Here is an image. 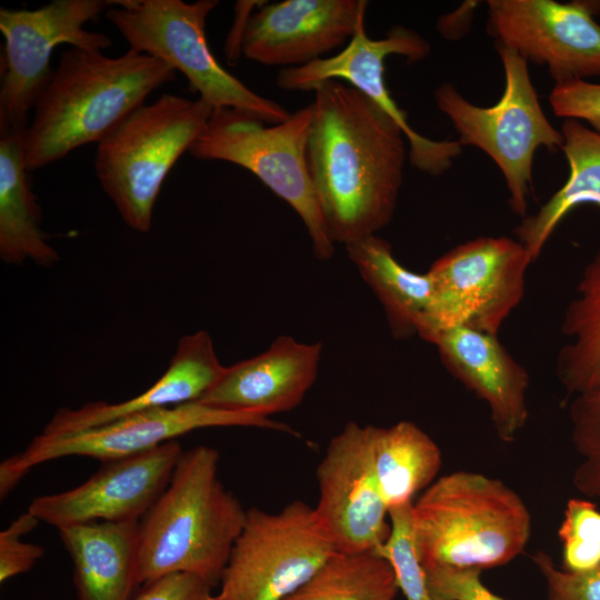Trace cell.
Masks as SVG:
<instances>
[{
  "mask_svg": "<svg viewBox=\"0 0 600 600\" xmlns=\"http://www.w3.org/2000/svg\"><path fill=\"white\" fill-rule=\"evenodd\" d=\"M307 163L333 243L377 234L396 211L407 159L400 127L339 80L313 90Z\"/></svg>",
  "mask_w": 600,
  "mask_h": 600,
  "instance_id": "6da1fadb",
  "label": "cell"
},
{
  "mask_svg": "<svg viewBox=\"0 0 600 600\" xmlns=\"http://www.w3.org/2000/svg\"><path fill=\"white\" fill-rule=\"evenodd\" d=\"M162 60L129 49L119 57L69 47L38 97L22 133L29 172L100 142L147 97L173 80Z\"/></svg>",
  "mask_w": 600,
  "mask_h": 600,
  "instance_id": "7a4b0ae2",
  "label": "cell"
},
{
  "mask_svg": "<svg viewBox=\"0 0 600 600\" xmlns=\"http://www.w3.org/2000/svg\"><path fill=\"white\" fill-rule=\"evenodd\" d=\"M220 453L182 450L163 493L139 521V586L171 573L219 584L247 510L219 478Z\"/></svg>",
  "mask_w": 600,
  "mask_h": 600,
  "instance_id": "3957f363",
  "label": "cell"
},
{
  "mask_svg": "<svg viewBox=\"0 0 600 600\" xmlns=\"http://www.w3.org/2000/svg\"><path fill=\"white\" fill-rule=\"evenodd\" d=\"M412 536L423 568L490 569L524 551L531 514L500 479L460 470L436 479L413 502Z\"/></svg>",
  "mask_w": 600,
  "mask_h": 600,
  "instance_id": "277c9868",
  "label": "cell"
},
{
  "mask_svg": "<svg viewBox=\"0 0 600 600\" xmlns=\"http://www.w3.org/2000/svg\"><path fill=\"white\" fill-rule=\"evenodd\" d=\"M212 111L200 98L166 93L133 110L97 143V178L129 228L141 233L151 229L167 174L189 152Z\"/></svg>",
  "mask_w": 600,
  "mask_h": 600,
  "instance_id": "5b68a950",
  "label": "cell"
},
{
  "mask_svg": "<svg viewBox=\"0 0 600 600\" xmlns=\"http://www.w3.org/2000/svg\"><path fill=\"white\" fill-rule=\"evenodd\" d=\"M218 0H117L106 17L131 50L158 58L182 72L190 87L213 109L241 110L266 123L291 114L224 70L212 54L206 21Z\"/></svg>",
  "mask_w": 600,
  "mask_h": 600,
  "instance_id": "8992f818",
  "label": "cell"
},
{
  "mask_svg": "<svg viewBox=\"0 0 600 600\" xmlns=\"http://www.w3.org/2000/svg\"><path fill=\"white\" fill-rule=\"evenodd\" d=\"M312 103L280 123L266 122L241 110L213 109L189 153L201 160L240 166L260 179L301 218L314 256L329 260L334 253L307 163Z\"/></svg>",
  "mask_w": 600,
  "mask_h": 600,
  "instance_id": "52a82bcc",
  "label": "cell"
},
{
  "mask_svg": "<svg viewBox=\"0 0 600 600\" xmlns=\"http://www.w3.org/2000/svg\"><path fill=\"white\" fill-rule=\"evenodd\" d=\"M504 71V89L491 107L468 101L449 82L434 91L438 109L454 127L462 147L486 152L504 178L511 210L527 217L532 190V164L537 149H561L563 136L546 117L529 76L528 61L517 51L496 42Z\"/></svg>",
  "mask_w": 600,
  "mask_h": 600,
  "instance_id": "ba28073f",
  "label": "cell"
},
{
  "mask_svg": "<svg viewBox=\"0 0 600 600\" xmlns=\"http://www.w3.org/2000/svg\"><path fill=\"white\" fill-rule=\"evenodd\" d=\"M530 264L524 247L504 236L478 237L449 250L427 271L433 296L417 336L430 342L452 327L498 336L523 299Z\"/></svg>",
  "mask_w": 600,
  "mask_h": 600,
  "instance_id": "9c48e42d",
  "label": "cell"
},
{
  "mask_svg": "<svg viewBox=\"0 0 600 600\" xmlns=\"http://www.w3.org/2000/svg\"><path fill=\"white\" fill-rule=\"evenodd\" d=\"M334 552L314 507L302 500L277 512L249 508L217 600H284Z\"/></svg>",
  "mask_w": 600,
  "mask_h": 600,
  "instance_id": "30bf717a",
  "label": "cell"
},
{
  "mask_svg": "<svg viewBox=\"0 0 600 600\" xmlns=\"http://www.w3.org/2000/svg\"><path fill=\"white\" fill-rule=\"evenodd\" d=\"M211 427H254L299 437L290 426L250 412L216 408L200 401L130 413L93 428L39 434L22 451L0 463V497L6 498L36 466L80 456L101 462L146 452L191 431Z\"/></svg>",
  "mask_w": 600,
  "mask_h": 600,
  "instance_id": "8fae6325",
  "label": "cell"
},
{
  "mask_svg": "<svg viewBox=\"0 0 600 600\" xmlns=\"http://www.w3.org/2000/svg\"><path fill=\"white\" fill-rule=\"evenodd\" d=\"M112 0H53L34 9H0L4 38L0 88V130L23 132L28 114L53 70L52 52L59 44L102 51L111 39L84 29L113 6Z\"/></svg>",
  "mask_w": 600,
  "mask_h": 600,
  "instance_id": "7c38bea8",
  "label": "cell"
},
{
  "mask_svg": "<svg viewBox=\"0 0 600 600\" xmlns=\"http://www.w3.org/2000/svg\"><path fill=\"white\" fill-rule=\"evenodd\" d=\"M430 43L417 31L394 26L381 39L367 36L362 22L350 41L334 56L311 63L281 69L277 86L284 90L312 91L327 80L343 81L379 106L402 130L411 164L423 173L440 176L462 153L458 140H433L420 134L408 122L407 112L397 106L384 82V60L399 54L410 62L423 60Z\"/></svg>",
  "mask_w": 600,
  "mask_h": 600,
  "instance_id": "4fadbf2b",
  "label": "cell"
},
{
  "mask_svg": "<svg viewBox=\"0 0 600 600\" xmlns=\"http://www.w3.org/2000/svg\"><path fill=\"white\" fill-rule=\"evenodd\" d=\"M487 32L527 61L546 66L556 84L600 76V2L489 0Z\"/></svg>",
  "mask_w": 600,
  "mask_h": 600,
  "instance_id": "5bb4252c",
  "label": "cell"
},
{
  "mask_svg": "<svg viewBox=\"0 0 600 600\" xmlns=\"http://www.w3.org/2000/svg\"><path fill=\"white\" fill-rule=\"evenodd\" d=\"M373 432L372 424L348 422L317 467L314 510L337 551L379 552L391 532L374 469Z\"/></svg>",
  "mask_w": 600,
  "mask_h": 600,
  "instance_id": "9a60e30c",
  "label": "cell"
},
{
  "mask_svg": "<svg viewBox=\"0 0 600 600\" xmlns=\"http://www.w3.org/2000/svg\"><path fill=\"white\" fill-rule=\"evenodd\" d=\"M181 452L171 440L104 461L82 484L34 498L28 511L57 530L93 521L139 522L166 490Z\"/></svg>",
  "mask_w": 600,
  "mask_h": 600,
  "instance_id": "2e32d148",
  "label": "cell"
},
{
  "mask_svg": "<svg viewBox=\"0 0 600 600\" xmlns=\"http://www.w3.org/2000/svg\"><path fill=\"white\" fill-rule=\"evenodd\" d=\"M366 0H284L251 14L241 53L266 66L311 63L343 48L364 22Z\"/></svg>",
  "mask_w": 600,
  "mask_h": 600,
  "instance_id": "e0dca14e",
  "label": "cell"
},
{
  "mask_svg": "<svg viewBox=\"0 0 600 600\" xmlns=\"http://www.w3.org/2000/svg\"><path fill=\"white\" fill-rule=\"evenodd\" d=\"M429 343L436 346L448 372L488 404L500 440L513 442L529 418L530 378L526 368L502 346L498 336L472 328L440 330Z\"/></svg>",
  "mask_w": 600,
  "mask_h": 600,
  "instance_id": "ac0fdd59",
  "label": "cell"
},
{
  "mask_svg": "<svg viewBox=\"0 0 600 600\" xmlns=\"http://www.w3.org/2000/svg\"><path fill=\"white\" fill-rule=\"evenodd\" d=\"M322 343L279 336L267 350L231 367L199 400L268 417L298 407L317 380Z\"/></svg>",
  "mask_w": 600,
  "mask_h": 600,
  "instance_id": "d6986e66",
  "label": "cell"
},
{
  "mask_svg": "<svg viewBox=\"0 0 600 600\" xmlns=\"http://www.w3.org/2000/svg\"><path fill=\"white\" fill-rule=\"evenodd\" d=\"M209 332L183 336L166 372L140 394L118 403L89 402L80 408H59L43 434H62L104 424L123 416L199 400L224 374Z\"/></svg>",
  "mask_w": 600,
  "mask_h": 600,
  "instance_id": "ffe728a7",
  "label": "cell"
},
{
  "mask_svg": "<svg viewBox=\"0 0 600 600\" xmlns=\"http://www.w3.org/2000/svg\"><path fill=\"white\" fill-rule=\"evenodd\" d=\"M139 522L93 521L58 529L72 561L76 600H130L138 581Z\"/></svg>",
  "mask_w": 600,
  "mask_h": 600,
  "instance_id": "44dd1931",
  "label": "cell"
},
{
  "mask_svg": "<svg viewBox=\"0 0 600 600\" xmlns=\"http://www.w3.org/2000/svg\"><path fill=\"white\" fill-rule=\"evenodd\" d=\"M21 131L0 130V257L51 267L58 252L41 229V212L26 168Z\"/></svg>",
  "mask_w": 600,
  "mask_h": 600,
  "instance_id": "7402d4cb",
  "label": "cell"
},
{
  "mask_svg": "<svg viewBox=\"0 0 600 600\" xmlns=\"http://www.w3.org/2000/svg\"><path fill=\"white\" fill-rule=\"evenodd\" d=\"M561 133L569 177L536 213L524 217L514 228L532 263L571 210L584 203L600 207V133L577 119H564Z\"/></svg>",
  "mask_w": 600,
  "mask_h": 600,
  "instance_id": "603a6c76",
  "label": "cell"
},
{
  "mask_svg": "<svg viewBox=\"0 0 600 600\" xmlns=\"http://www.w3.org/2000/svg\"><path fill=\"white\" fill-rule=\"evenodd\" d=\"M346 249L380 301L391 336L403 340L417 334L418 323L432 301L429 273H417L403 267L394 258L391 244L377 234L349 243Z\"/></svg>",
  "mask_w": 600,
  "mask_h": 600,
  "instance_id": "cb8c5ba5",
  "label": "cell"
},
{
  "mask_svg": "<svg viewBox=\"0 0 600 600\" xmlns=\"http://www.w3.org/2000/svg\"><path fill=\"white\" fill-rule=\"evenodd\" d=\"M373 460L380 493L389 511L413 502V497L436 480L442 453L418 424L399 421L387 428L374 426Z\"/></svg>",
  "mask_w": 600,
  "mask_h": 600,
  "instance_id": "d4e9b609",
  "label": "cell"
},
{
  "mask_svg": "<svg viewBox=\"0 0 600 600\" xmlns=\"http://www.w3.org/2000/svg\"><path fill=\"white\" fill-rule=\"evenodd\" d=\"M567 341L556 359V372L568 396L600 381V250L581 272L561 323Z\"/></svg>",
  "mask_w": 600,
  "mask_h": 600,
  "instance_id": "484cf974",
  "label": "cell"
},
{
  "mask_svg": "<svg viewBox=\"0 0 600 600\" xmlns=\"http://www.w3.org/2000/svg\"><path fill=\"white\" fill-rule=\"evenodd\" d=\"M391 563L378 552H334L284 600H394Z\"/></svg>",
  "mask_w": 600,
  "mask_h": 600,
  "instance_id": "4316f807",
  "label": "cell"
},
{
  "mask_svg": "<svg viewBox=\"0 0 600 600\" xmlns=\"http://www.w3.org/2000/svg\"><path fill=\"white\" fill-rule=\"evenodd\" d=\"M569 416L571 441L579 456L573 486L581 494L600 499V381L572 397Z\"/></svg>",
  "mask_w": 600,
  "mask_h": 600,
  "instance_id": "83f0119b",
  "label": "cell"
},
{
  "mask_svg": "<svg viewBox=\"0 0 600 600\" xmlns=\"http://www.w3.org/2000/svg\"><path fill=\"white\" fill-rule=\"evenodd\" d=\"M562 570L588 572L600 569V511L581 498L569 499L558 530Z\"/></svg>",
  "mask_w": 600,
  "mask_h": 600,
  "instance_id": "f1b7e54d",
  "label": "cell"
},
{
  "mask_svg": "<svg viewBox=\"0 0 600 600\" xmlns=\"http://www.w3.org/2000/svg\"><path fill=\"white\" fill-rule=\"evenodd\" d=\"M412 504L410 502L389 510L391 532L378 553L391 563L406 600H433L413 543Z\"/></svg>",
  "mask_w": 600,
  "mask_h": 600,
  "instance_id": "f546056e",
  "label": "cell"
},
{
  "mask_svg": "<svg viewBox=\"0 0 600 600\" xmlns=\"http://www.w3.org/2000/svg\"><path fill=\"white\" fill-rule=\"evenodd\" d=\"M39 520L27 510L0 532V582L24 573L33 568L46 552L39 544L28 543L22 537L31 532Z\"/></svg>",
  "mask_w": 600,
  "mask_h": 600,
  "instance_id": "4dcf8cb0",
  "label": "cell"
},
{
  "mask_svg": "<svg viewBox=\"0 0 600 600\" xmlns=\"http://www.w3.org/2000/svg\"><path fill=\"white\" fill-rule=\"evenodd\" d=\"M423 570L433 600H507L483 584L480 577L482 570L451 567H429Z\"/></svg>",
  "mask_w": 600,
  "mask_h": 600,
  "instance_id": "1f68e13d",
  "label": "cell"
},
{
  "mask_svg": "<svg viewBox=\"0 0 600 600\" xmlns=\"http://www.w3.org/2000/svg\"><path fill=\"white\" fill-rule=\"evenodd\" d=\"M547 584V600H600V569L568 572L558 569L544 551L532 557Z\"/></svg>",
  "mask_w": 600,
  "mask_h": 600,
  "instance_id": "d6a6232c",
  "label": "cell"
},
{
  "mask_svg": "<svg viewBox=\"0 0 600 600\" xmlns=\"http://www.w3.org/2000/svg\"><path fill=\"white\" fill-rule=\"evenodd\" d=\"M549 102L556 116L586 121L600 133V83L572 80L554 84Z\"/></svg>",
  "mask_w": 600,
  "mask_h": 600,
  "instance_id": "836d02e7",
  "label": "cell"
},
{
  "mask_svg": "<svg viewBox=\"0 0 600 600\" xmlns=\"http://www.w3.org/2000/svg\"><path fill=\"white\" fill-rule=\"evenodd\" d=\"M212 587L190 573H171L142 584L130 600H217Z\"/></svg>",
  "mask_w": 600,
  "mask_h": 600,
  "instance_id": "e575fe53",
  "label": "cell"
},
{
  "mask_svg": "<svg viewBox=\"0 0 600 600\" xmlns=\"http://www.w3.org/2000/svg\"><path fill=\"white\" fill-rule=\"evenodd\" d=\"M256 1H238L236 4V21L227 39L226 54L229 59H238L241 52L244 30L250 18L249 13Z\"/></svg>",
  "mask_w": 600,
  "mask_h": 600,
  "instance_id": "d590c367",
  "label": "cell"
}]
</instances>
